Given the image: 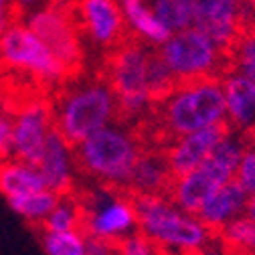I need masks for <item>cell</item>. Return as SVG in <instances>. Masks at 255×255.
I'll use <instances>...</instances> for the list:
<instances>
[{"label":"cell","instance_id":"obj_1","mask_svg":"<svg viewBox=\"0 0 255 255\" xmlns=\"http://www.w3.org/2000/svg\"><path fill=\"white\" fill-rule=\"evenodd\" d=\"M152 116L158 138L164 142L205 128L227 124L221 77L178 81L170 93L156 102Z\"/></svg>","mask_w":255,"mask_h":255},{"label":"cell","instance_id":"obj_2","mask_svg":"<svg viewBox=\"0 0 255 255\" xmlns=\"http://www.w3.org/2000/svg\"><path fill=\"white\" fill-rule=\"evenodd\" d=\"M138 231L162 255H193L215 239L197 213L178 207L168 193L134 195Z\"/></svg>","mask_w":255,"mask_h":255},{"label":"cell","instance_id":"obj_3","mask_svg":"<svg viewBox=\"0 0 255 255\" xmlns=\"http://www.w3.org/2000/svg\"><path fill=\"white\" fill-rule=\"evenodd\" d=\"M55 130L73 146L120 120L118 98L104 77L71 81L53 104Z\"/></svg>","mask_w":255,"mask_h":255},{"label":"cell","instance_id":"obj_4","mask_svg":"<svg viewBox=\"0 0 255 255\" xmlns=\"http://www.w3.org/2000/svg\"><path fill=\"white\" fill-rule=\"evenodd\" d=\"M144 144L134 128L114 122L75 146L79 172L104 186L128 188Z\"/></svg>","mask_w":255,"mask_h":255},{"label":"cell","instance_id":"obj_5","mask_svg":"<svg viewBox=\"0 0 255 255\" xmlns=\"http://www.w3.org/2000/svg\"><path fill=\"white\" fill-rule=\"evenodd\" d=\"M154 47L128 37L108 53L104 79L118 98L120 120L136 122L148 116L156 100L150 91V61Z\"/></svg>","mask_w":255,"mask_h":255},{"label":"cell","instance_id":"obj_6","mask_svg":"<svg viewBox=\"0 0 255 255\" xmlns=\"http://www.w3.org/2000/svg\"><path fill=\"white\" fill-rule=\"evenodd\" d=\"M247 138L249 136L227 128V132L217 142L213 154L201 166L172 178L168 188L170 199L184 211L197 213L215 188L235 178V170L245 150Z\"/></svg>","mask_w":255,"mask_h":255},{"label":"cell","instance_id":"obj_7","mask_svg":"<svg viewBox=\"0 0 255 255\" xmlns=\"http://www.w3.org/2000/svg\"><path fill=\"white\" fill-rule=\"evenodd\" d=\"M0 65L22 73L47 87L63 85L73 73L30 30L24 20H14L0 35Z\"/></svg>","mask_w":255,"mask_h":255},{"label":"cell","instance_id":"obj_8","mask_svg":"<svg viewBox=\"0 0 255 255\" xmlns=\"http://www.w3.org/2000/svg\"><path fill=\"white\" fill-rule=\"evenodd\" d=\"M158 55L166 63L172 77L178 81H195L221 77L229 69V55L197 26L172 33L160 47Z\"/></svg>","mask_w":255,"mask_h":255},{"label":"cell","instance_id":"obj_9","mask_svg":"<svg viewBox=\"0 0 255 255\" xmlns=\"http://www.w3.org/2000/svg\"><path fill=\"white\" fill-rule=\"evenodd\" d=\"M79 199L83 207L81 229L87 237L118 243L126 235L138 231L136 203L128 188L98 184L95 190H87Z\"/></svg>","mask_w":255,"mask_h":255},{"label":"cell","instance_id":"obj_10","mask_svg":"<svg viewBox=\"0 0 255 255\" xmlns=\"http://www.w3.org/2000/svg\"><path fill=\"white\" fill-rule=\"evenodd\" d=\"M24 22L59 61L65 63L73 75L79 73L85 57V45L73 12H67L61 4H43L35 10H28Z\"/></svg>","mask_w":255,"mask_h":255},{"label":"cell","instance_id":"obj_11","mask_svg":"<svg viewBox=\"0 0 255 255\" xmlns=\"http://www.w3.org/2000/svg\"><path fill=\"white\" fill-rule=\"evenodd\" d=\"M255 24V6L249 0H199L195 24L223 51H229L245 26Z\"/></svg>","mask_w":255,"mask_h":255},{"label":"cell","instance_id":"obj_12","mask_svg":"<svg viewBox=\"0 0 255 255\" xmlns=\"http://www.w3.org/2000/svg\"><path fill=\"white\" fill-rule=\"evenodd\" d=\"M53 132V106L41 98L28 100L12 114L10 156L35 164Z\"/></svg>","mask_w":255,"mask_h":255},{"label":"cell","instance_id":"obj_13","mask_svg":"<svg viewBox=\"0 0 255 255\" xmlns=\"http://www.w3.org/2000/svg\"><path fill=\"white\" fill-rule=\"evenodd\" d=\"M73 16L83 41L106 53L130 37L118 0H77Z\"/></svg>","mask_w":255,"mask_h":255},{"label":"cell","instance_id":"obj_14","mask_svg":"<svg viewBox=\"0 0 255 255\" xmlns=\"http://www.w3.org/2000/svg\"><path fill=\"white\" fill-rule=\"evenodd\" d=\"M37 168L47 184L57 195H69L75 188L77 180V158H75V146L63 138L57 130L49 136L41 156L37 158Z\"/></svg>","mask_w":255,"mask_h":255},{"label":"cell","instance_id":"obj_15","mask_svg":"<svg viewBox=\"0 0 255 255\" xmlns=\"http://www.w3.org/2000/svg\"><path fill=\"white\" fill-rule=\"evenodd\" d=\"M227 132V124L223 126H213L205 128V130H197L178 138H172L164 144V154L168 166L172 170V176L186 174L201 166L207 158L213 154L217 142Z\"/></svg>","mask_w":255,"mask_h":255},{"label":"cell","instance_id":"obj_16","mask_svg":"<svg viewBox=\"0 0 255 255\" xmlns=\"http://www.w3.org/2000/svg\"><path fill=\"white\" fill-rule=\"evenodd\" d=\"M223 95H225L227 128L245 136L255 132V81L239 71L227 69L221 75Z\"/></svg>","mask_w":255,"mask_h":255},{"label":"cell","instance_id":"obj_17","mask_svg":"<svg viewBox=\"0 0 255 255\" xmlns=\"http://www.w3.org/2000/svg\"><path fill=\"white\" fill-rule=\"evenodd\" d=\"M245 207H247V193L235 180H229L213 190L197 211V215L217 235L233 219L245 215Z\"/></svg>","mask_w":255,"mask_h":255},{"label":"cell","instance_id":"obj_18","mask_svg":"<svg viewBox=\"0 0 255 255\" xmlns=\"http://www.w3.org/2000/svg\"><path fill=\"white\" fill-rule=\"evenodd\" d=\"M172 178L174 176L168 166L164 148H144L132 170L128 190L132 195L168 193Z\"/></svg>","mask_w":255,"mask_h":255},{"label":"cell","instance_id":"obj_19","mask_svg":"<svg viewBox=\"0 0 255 255\" xmlns=\"http://www.w3.org/2000/svg\"><path fill=\"white\" fill-rule=\"evenodd\" d=\"M128 35L158 49L172 33L164 26L150 6V0H118Z\"/></svg>","mask_w":255,"mask_h":255},{"label":"cell","instance_id":"obj_20","mask_svg":"<svg viewBox=\"0 0 255 255\" xmlns=\"http://www.w3.org/2000/svg\"><path fill=\"white\" fill-rule=\"evenodd\" d=\"M39 188H47L37 164L18 160V158L8 156L6 160L0 164V195L4 201L33 193Z\"/></svg>","mask_w":255,"mask_h":255},{"label":"cell","instance_id":"obj_21","mask_svg":"<svg viewBox=\"0 0 255 255\" xmlns=\"http://www.w3.org/2000/svg\"><path fill=\"white\" fill-rule=\"evenodd\" d=\"M57 199H59V195L53 193L51 188H39V190H33V193H26V195L8 199L6 205L22 221L30 223V225L43 227V223L49 217L51 209L55 207Z\"/></svg>","mask_w":255,"mask_h":255},{"label":"cell","instance_id":"obj_22","mask_svg":"<svg viewBox=\"0 0 255 255\" xmlns=\"http://www.w3.org/2000/svg\"><path fill=\"white\" fill-rule=\"evenodd\" d=\"M150 6L170 33H176L195 24L199 0H150Z\"/></svg>","mask_w":255,"mask_h":255},{"label":"cell","instance_id":"obj_23","mask_svg":"<svg viewBox=\"0 0 255 255\" xmlns=\"http://www.w3.org/2000/svg\"><path fill=\"white\" fill-rule=\"evenodd\" d=\"M83 225V207L81 199L73 193L59 195L55 207L51 209L49 217L43 223V229L47 231H73L81 229Z\"/></svg>","mask_w":255,"mask_h":255},{"label":"cell","instance_id":"obj_24","mask_svg":"<svg viewBox=\"0 0 255 255\" xmlns=\"http://www.w3.org/2000/svg\"><path fill=\"white\" fill-rule=\"evenodd\" d=\"M89 237L83 229L41 231V249L45 255H87Z\"/></svg>","mask_w":255,"mask_h":255},{"label":"cell","instance_id":"obj_25","mask_svg":"<svg viewBox=\"0 0 255 255\" xmlns=\"http://www.w3.org/2000/svg\"><path fill=\"white\" fill-rule=\"evenodd\" d=\"M215 237L231 253H255V221L241 215L223 227Z\"/></svg>","mask_w":255,"mask_h":255},{"label":"cell","instance_id":"obj_26","mask_svg":"<svg viewBox=\"0 0 255 255\" xmlns=\"http://www.w3.org/2000/svg\"><path fill=\"white\" fill-rule=\"evenodd\" d=\"M229 69L239 71L241 75L255 81V24L245 26L237 41L227 51Z\"/></svg>","mask_w":255,"mask_h":255},{"label":"cell","instance_id":"obj_27","mask_svg":"<svg viewBox=\"0 0 255 255\" xmlns=\"http://www.w3.org/2000/svg\"><path fill=\"white\" fill-rule=\"evenodd\" d=\"M245 193H255V140L247 138L245 150L241 154V160L237 164L235 170V178H233Z\"/></svg>","mask_w":255,"mask_h":255},{"label":"cell","instance_id":"obj_28","mask_svg":"<svg viewBox=\"0 0 255 255\" xmlns=\"http://www.w3.org/2000/svg\"><path fill=\"white\" fill-rule=\"evenodd\" d=\"M116 255H162L144 233L134 231L116 243Z\"/></svg>","mask_w":255,"mask_h":255},{"label":"cell","instance_id":"obj_29","mask_svg":"<svg viewBox=\"0 0 255 255\" xmlns=\"http://www.w3.org/2000/svg\"><path fill=\"white\" fill-rule=\"evenodd\" d=\"M10 142H12V114L0 110V154L6 158L10 156Z\"/></svg>","mask_w":255,"mask_h":255},{"label":"cell","instance_id":"obj_30","mask_svg":"<svg viewBox=\"0 0 255 255\" xmlns=\"http://www.w3.org/2000/svg\"><path fill=\"white\" fill-rule=\"evenodd\" d=\"M16 12H18V6L14 0H0V35H2L14 20H18Z\"/></svg>","mask_w":255,"mask_h":255},{"label":"cell","instance_id":"obj_31","mask_svg":"<svg viewBox=\"0 0 255 255\" xmlns=\"http://www.w3.org/2000/svg\"><path fill=\"white\" fill-rule=\"evenodd\" d=\"M87 255H116V243H108L102 239H91L87 243Z\"/></svg>","mask_w":255,"mask_h":255},{"label":"cell","instance_id":"obj_32","mask_svg":"<svg viewBox=\"0 0 255 255\" xmlns=\"http://www.w3.org/2000/svg\"><path fill=\"white\" fill-rule=\"evenodd\" d=\"M193 255H233V253L215 237L211 243H207L205 247H201V249H199L197 253H193Z\"/></svg>","mask_w":255,"mask_h":255},{"label":"cell","instance_id":"obj_33","mask_svg":"<svg viewBox=\"0 0 255 255\" xmlns=\"http://www.w3.org/2000/svg\"><path fill=\"white\" fill-rule=\"evenodd\" d=\"M14 2H16L20 12H28V10H35V8L43 6L45 0H14Z\"/></svg>","mask_w":255,"mask_h":255},{"label":"cell","instance_id":"obj_34","mask_svg":"<svg viewBox=\"0 0 255 255\" xmlns=\"http://www.w3.org/2000/svg\"><path fill=\"white\" fill-rule=\"evenodd\" d=\"M245 215L249 219L255 221V193H249L247 195V207H245Z\"/></svg>","mask_w":255,"mask_h":255},{"label":"cell","instance_id":"obj_35","mask_svg":"<svg viewBox=\"0 0 255 255\" xmlns=\"http://www.w3.org/2000/svg\"><path fill=\"white\" fill-rule=\"evenodd\" d=\"M4 160H6V156H4V154H0V164H2Z\"/></svg>","mask_w":255,"mask_h":255},{"label":"cell","instance_id":"obj_36","mask_svg":"<svg viewBox=\"0 0 255 255\" xmlns=\"http://www.w3.org/2000/svg\"><path fill=\"white\" fill-rule=\"evenodd\" d=\"M233 255H255V253H233Z\"/></svg>","mask_w":255,"mask_h":255},{"label":"cell","instance_id":"obj_37","mask_svg":"<svg viewBox=\"0 0 255 255\" xmlns=\"http://www.w3.org/2000/svg\"><path fill=\"white\" fill-rule=\"evenodd\" d=\"M249 138H251V140H255V132H253V134H251V136H249Z\"/></svg>","mask_w":255,"mask_h":255}]
</instances>
